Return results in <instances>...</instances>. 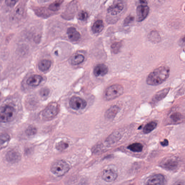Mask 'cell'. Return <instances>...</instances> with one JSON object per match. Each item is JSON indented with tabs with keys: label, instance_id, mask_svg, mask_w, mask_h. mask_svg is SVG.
<instances>
[{
	"label": "cell",
	"instance_id": "obj_1",
	"mask_svg": "<svg viewBox=\"0 0 185 185\" xmlns=\"http://www.w3.org/2000/svg\"><path fill=\"white\" fill-rule=\"evenodd\" d=\"M170 73V68L168 67L161 66L149 75L147 78V83L148 84L152 86L160 85L168 78Z\"/></svg>",
	"mask_w": 185,
	"mask_h": 185
},
{
	"label": "cell",
	"instance_id": "obj_2",
	"mask_svg": "<svg viewBox=\"0 0 185 185\" xmlns=\"http://www.w3.org/2000/svg\"><path fill=\"white\" fill-rule=\"evenodd\" d=\"M123 91L124 89L121 85L115 84L110 86L104 92V98L107 101L114 100L122 95Z\"/></svg>",
	"mask_w": 185,
	"mask_h": 185
},
{
	"label": "cell",
	"instance_id": "obj_3",
	"mask_svg": "<svg viewBox=\"0 0 185 185\" xmlns=\"http://www.w3.org/2000/svg\"><path fill=\"white\" fill-rule=\"evenodd\" d=\"M70 169L67 163L63 160H59L54 163L51 167V171L53 174L58 176L64 175Z\"/></svg>",
	"mask_w": 185,
	"mask_h": 185
},
{
	"label": "cell",
	"instance_id": "obj_4",
	"mask_svg": "<svg viewBox=\"0 0 185 185\" xmlns=\"http://www.w3.org/2000/svg\"><path fill=\"white\" fill-rule=\"evenodd\" d=\"M15 113V109L11 106L6 105L1 107L0 121L2 123L9 122L14 118Z\"/></svg>",
	"mask_w": 185,
	"mask_h": 185
},
{
	"label": "cell",
	"instance_id": "obj_5",
	"mask_svg": "<svg viewBox=\"0 0 185 185\" xmlns=\"http://www.w3.org/2000/svg\"><path fill=\"white\" fill-rule=\"evenodd\" d=\"M69 104L71 108L75 110L83 109L86 107L87 103L84 99L79 97L74 96L70 99Z\"/></svg>",
	"mask_w": 185,
	"mask_h": 185
},
{
	"label": "cell",
	"instance_id": "obj_6",
	"mask_svg": "<svg viewBox=\"0 0 185 185\" xmlns=\"http://www.w3.org/2000/svg\"><path fill=\"white\" fill-rule=\"evenodd\" d=\"M59 109L57 104H52L44 110L42 115L45 119H52L58 114Z\"/></svg>",
	"mask_w": 185,
	"mask_h": 185
},
{
	"label": "cell",
	"instance_id": "obj_7",
	"mask_svg": "<svg viewBox=\"0 0 185 185\" xmlns=\"http://www.w3.org/2000/svg\"><path fill=\"white\" fill-rule=\"evenodd\" d=\"M149 8L148 4H139L136 9L137 20L138 22L143 21L148 16Z\"/></svg>",
	"mask_w": 185,
	"mask_h": 185
},
{
	"label": "cell",
	"instance_id": "obj_8",
	"mask_svg": "<svg viewBox=\"0 0 185 185\" xmlns=\"http://www.w3.org/2000/svg\"><path fill=\"white\" fill-rule=\"evenodd\" d=\"M124 7V4L121 1H118L117 2L111 5L108 10L109 14L111 15H117L120 14L123 11Z\"/></svg>",
	"mask_w": 185,
	"mask_h": 185
},
{
	"label": "cell",
	"instance_id": "obj_9",
	"mask_svg": "<svg viewBox=\"0 0 185 185\" xmlns=\"http://www.w3.org/2000/svg\"><path fill=\"white\" fill-rule=\"evenodd\" d=\"M165 178L162 174L155 175L151 176L147 181L148 185H163L164 184Z\"/></svg>",
	"mask_w": 185,
	"mask_h": 185
},
{
	"label": "cell",
	"instance_id": "obj_10",
	"mask_svg": "<svg viewBox=\"0 0 185 185\" xmlns=\"http://www.w3.org/2000/svg\"><path fill=\"white\" fill-rule=\"evenodd\" d=\"M178 165V163L176 159L169 158L166 159L162 162V167L169 170H173L176 168Z\"/></svg>",
	"mask_w": 185,
	"mask_h": 185
},
{
	"label": "cell",
	"instance_id": "obj_11",
	"mask_svg": "<svg viewBox=\"0 0 185 185\" xmlns=\"http://www.w3.org/2000/svg\"><path fill=\"white\" fill-rule=\"evenodd\" d=\"M117 174L111 169H105L102 175V178L108 182H111L115 181L117 178Z\"/></svg>",
	"mask_w": 185,
	"mask_h": 185
},
{
	"label": "cell",
	"instance_id": "obj_12",
	"mask_svg": "<svg viewBox=\"0 0 185 185\" xmlns=\"http://www.w3.org/2000/svg\"><path fill=\"white\" fill-rule=\"evenodd\" d=\"M68 38L72 41H77L81 37L80 33L73 27H70L67 30Z\"/></svg>",
	"mask_w": 185,
	"mask_h": 185
},
{
	"label": "cell",
	"instance_id": "obj_13",
	"mask_svg": "<svg viewBox=\"0 0 185 185\" xmlns=\"http://www.w3.org/2000/svg\"><path fill=\"white\" fill-rule=\"evenodd\" d=\"M108 71L107 66L104 64H99L94 68V74L97 77L104 76L107 74Z\"/></svg>",
	"mask_w": 185,
	"mask_h": 185
},
{
	"label": "cell",
	"instance_id": "obj_14",
	"mask_svg": "<svg viewBox=\"0 0 185 185\" xmlns=\"http://www.w3.org/2000/svg\"><path fill=\"white\" fill-rule=\"evenodd\" d=\"M43 80L42 76L38 75H34L29 78L27 81V83L29 85L32 87L38 86Z\"/></svg>",
	"mask_w": 185,
	"mask_h": 185
},
{
	"label": "cell",
	"instance_id": "obj_15",
	"mask_svg": "<svg viewBox=\"0 0 185 185\" xmlns=\"http://www.w3.org/2000/svg\"><path fill=\"white\" fill-rule=\"evenodd\" d=\"M170 88H166L159 91L154 96L153 101L155 102H158L165 98L170 90Z\"/></svg>",
	"mask_w": 185,
	"mask_h": 185
},
{
	"label": "cell",
	"instance_id": "obj_16",
	"mask_svg": "<svg viewBox=\"0 0 185 185\" xmlns=\"http://www.w3.org/2000/svg\"><path fill=\"white\" fill-rule=\"evenodd\" d=\"M6 159L8 162L11 163H15L20 160V155L19 153L15 151L11 150L7 154Z\"/></svg>",
	"mask_w": 185,
	"mask_h": 185
},
{
	"label": "cell",
	"instance_id": "obj_17",
	"mask_svg": "<svg viewBox=\"0 0 185 185\" xmlns=\"http://www.w3.org/2000/svg\"><path fill=\"white\" fill-rule=\"evenodd\" d=\"M119 109V107L117 106H113L111 107L106 111L105 114V118L109 119H114L117 115Z\"/></svg>",
	"mask_w": 185,
	"mask_h": 185
},
{
	"label": "cell",
	"instance_id": "obj_18",
	"mask_svg": "<svg viewBox=\"0 0 185 185\" xmlns=\"http://www.w3.org/2000/svg\"><path fill=\"white\" fill-rule=\"evenodd\" d=\"M51 61L47 59H44L39 61L38 67L39 70L42 72H45L48 70L51 66Z\"/></svg>",
	"mask_w": 185,
	"mask_h": 185
},
{
	"label": "cell",
	"instance_id": "obj_19",
	"mask_svg": "<svg viewBox=\"0 0 185 185\" xmlns=\"http://www.w3.org/2000/svg\"><path fill=\"white\" fill-rule=\"evenodd\" d=\"M104 23L102 20H98L92 25V30L95 33H99L103 30Z\"/></svg>",
	"mask_w": 185,
	"mask_h": 185
},
{
	"label": "cell",
	"instance_id": "obj_20",
	"mask_svg": "<svg viewBox=\"0 0 185 185\" xmlns=\"http://www.w3.org/2000/svg\"><path fill=\"white\" fill-rule=\"evenodd\" d=\"M128 149L134 152H141L143 150V146L140 143H135L132 144L127 147Z\"/></svg>",
	"mask_w": 185,
	"mask_h": 185
},
{
	"label": "cell",
	"instance_id": "obj_21",
	"mask_svg": "<svg viewBox=\"0 0 185 185\" xmlns=\"http://www.w3.org/2000/svg\"><path fill=\"white\" fill-rule=\"evenodd\" d=\"M157 126V123L155 121H151L145 125L144 128L143 132L144 133H149L155 130Z\"/></svg>",
	"mask_w": 185,
	"mask_h": 185
},
{
	"label": "cell",
	"instance_id": "obj_22",
	"mask_svg": "<svg viewBox=\"0 0 185 185\" xmlns=\"http://www.w3.org/2000/svg\"><path fill=\"white\" fill-rule=\"evenodd\" d=\"M84 57L81 54H77L72 58L71 63L72 64L76 65L81 64L84 60Z\"/></svg>",
	"mask_w": 185,
	"mask_h": 185
},
{
	"label": "cell",
	"instance_id": "obj_23",
	"mask_svg": "<svg viewBox=\"0 0 185 185\" xmlns=\"http://www.w3.org/2000/svg\"><path fill=\"white\" fill-rule=\"evenodd\" d=\"M149 38L152 41L155 43L159 42L161 39L160 34L156 31H153L151 33Z\"/></svg>",
	"mask_w": 185,
	"mask_h": 185
},
{
	"label": "cell",
	"instance_id": "obj_24",
	"mask_svg": "<svg viewBox=\"0 0 185 185\" xmlns=\"http://www.w3.org/2000/svg\"><path fill=\"white\" fill-rule=\"evenodd\" d=\"M10 137L9 135L7 134H3L1 136V148L4 147L5 144L9 141Z\"/></svg>",
	"mask_w": 185,
	"mask_h": 185
},
{
	"label": "cell",
	"instance_id": "obj_25",
	"mask_svg": "<svg viewBox=\"0 0 185 185\" xmlns=\"http://www.w3.org/2000/svg\"><path fill=\"white\" fill-rule=\"evenodd\" d=\"M61 4V1L57 0L50 6L49 9L53 11H57L60 7Z\"/></svg>",
	"mask_w": 185,
	"mask_h": 185
},
{
	"label": "cell",
	"instance_id": "obj_26",
	"mask_svg": "<svg viewBox=\"0 0 185 185\" xmlns=\"http://www.w3.org/2000/svg\"><path fill=\"white\" fill-rule=\"evenodd\" d=\"M121 46V44L120 42H116L112 44L111 48L112 52L115 54L118 53L120 50Z\"/></svg>",
	"mask_w": 185,
	"mask_h": 185
},
{
	"label": "cell",
	"instance_id": "obj_27",
	"mask_svg": "<svg viewBox=\"0 0 185 185\" xmlns=\"http://www.w3.org/2000/svg\"><path fill=\"white\" fill-rule=\"evenodd\" d=\"M68 147V144L66 142L61 141L58 143L56 145V148L59 150H63Z\"/></svg>",
	"mask_w": 185,
	"mask_h": 185
},
{
	"label": "cell",
	"instance_id": "obj_28",
	"mask_svg": "<svg viewBox=\"0 0 185 185\" xmlns=\"http://www.w3.org/2000/svg\"><path fill=\"white\" fill-rule=\"evenodd\" d=\"M26 133L28 136H31L35 135L36 133L37 130L36 128L33 126L29 127L26 130Z\"/></svg>",
	"mask_w": 185,
	"mask_h": 185
},
{
	"label": "cell",
	"instance_id": "obj_29",
	"mask_svg": "<svg viewBox=\"0 0 185 185\" xmlns=\"http://www.w3.org/2000/svg\"><path fill=\"white\" fill-rule=\"evenodd\" d=\"M78 18L79 20L82 21H85L88 18V14L87 12L84 11H81L79 13Z\"/></svg>",
	"mask_w": 185,
	"mask_h": 185
},
{
	"label": "cell",
	"instance_id": "obj_30",
	"mask_svg": "<svg viewBox=\"0 0 185 185\" xmlns=\"http://www.w3.org/2000/svg\"><path fill=\"white\" fill-rule=\"evenodd\" d=\"M181 115L179 112H175L171 115L170 118L174 121H177L181 119Z\"/></svg>",
	"mask_w": 185,
	"mask_h": 185
},
{
	"label": "cell",
	"instance_id": "obj_31",
	"mask_svg": "<svg viewBox=\"0 0 185 185\" xmlns=\"http://www.w3.org/2000/svg\"><path fill=\"white\" fill-rule=\"evenodd\" d=\"M18 0H6L5 2L7 6L13 7L18 2Z\"/></svg>",
	"mask_w": 185,
	"mask_h": 185
},
{
	"label": "cell",
	"instance_id": "obj_32",
	"mask_svg": "<svg viewBox=\"0 0 185 185\" xmlns=\"http://www.w3.org/2000/svg\"><path fill=\"white\" fill-rule=\"evenodd\" d=\"M134 17L131 16H128L124 20V25H128L131 22H132L134 20Z\"/></svg>",
	"mask_w": 185,
	"mask_h": 185
},
{
	"label": "cell",
	"instance_id": "obj_33",
	"mask_svg": "<svg viewBox=\"0 0 185 185\" xmlns=\"http://www.w3.org/2000/svg\"><path fill=\"white\" fill-rule=\"evenodd\" d=\"M178 44H179V45L181 46H185V35L183 36L179 39Z\"/></svg>",
	"mask_w": 185,
	"mask_h": 185
},
{
	"label": "cell",
	"instance_id": "obj_34",
	"mask_svg": "<svg viewBox=\"0 0 185 185\" xmlns=\"http://www.w3.org/2000/svg\"><path fill=\"white\" fill-rule=\"evenodd\" d=\"M49 93V91L47 89H43L41 91V94L42 96H47Z\"/></svg>",
	"mask_w": 185,
	"mask_h": 185
},
{
	"label": "cell",
	"instance_id": "obj_35",
	"mask_svg": "<svg viewBox=\"0 0 185 185\" xmlns=\"http://www.w3.org/2000/svg\"><path fill=\"white\" fill-rule=\"evenodd\" d=\"M161 145L163 147H165L169 145V141L167 139H164V141L161 142Z\"/></svg>",
	"mask_w": 185,
	"mask_h": 185
},
{
	"label": "cell",
	"instance_id": "obj_36",
	"mask_svg": "<svg viewBox=\"0 0 185 185\" xmlns=\"http://www.w3.org/2000/svg\"><path fill=\"white\" fill-rule=\"evenodd\" d=\"M139 4H148V2H147V0H139Z\"/></svg>",
	"mask_w": 185,
	"mask_h": 185
},
{
	"label": "cell",
	"instance_id": "obj_37",
	"mask_svg": "<svg viewBox=\"0 0 185 185\" xmlns=\"http://www.w3.org/2000/svg\"><path fill=\"white\" fill-rule=\"evenodd\" d=\"M50 1V0H39L40 2L41 3H45L47 2V1Z\"/></svg>",
	"mask_w": 185,
	"mask_h": 185
},
{
	"label": "cell",
	"instance_id": "obj_38",
	"mask_svg": "<svg viewBox=\"0 0 185 185\" xmlns=\"http://www.w3.org/2000/svg\"><path fill=\"white\" fill-rule=\"evenodd\" d=\"M165 0H158V1L160 3H162L163 2H164Z\"/></svg>",
	"mask_w": 185,
	"mask_h": 185
}]
</instances>
